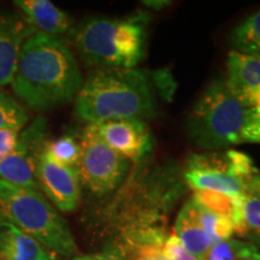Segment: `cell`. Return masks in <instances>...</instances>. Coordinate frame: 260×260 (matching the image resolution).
I'll list each match as a JSON object with an SVG mask.
<instances>
[{"mask_svg": "<svg viewBox=\"0 0 260 260\" xmlns=\"http://www.w3.org/2000/svg\"><path fill=\"white\" fill-rule=\"evenodd\" d=\"M83 83L67 41L37 31L22 45L12 90L34 111H50L73 102Z\"/></svg>", "mask_w": 260, "mask_h": 260, "instance_id": "cell-1", "label": "cell"}, {"mask_svg": "<svg viewBox=\"0 0 260 260\" xmlns=\"http://www.w3.org/2000/svg\"><path fill=\"white\" fill-rule=\"evenodd\" d=\"M155 81L142 69H94L75 98V113L88 124L157 115Z\"/></svg>", "mask_w": 260, "mask_h": 260, "instance_id": "cell-2", "label": "cell"}, {"mask_svg": "<svg viewBox=\"0 0 260 260\" xmlns=\"http://www.w3.org/2000/svg\"><path fill=\"white\" fill-rule=\"evenodd\" d=\"M146 16L88 17L71 28L69 42L87 67L134 69L145 56Z\"/></svg>", "mask_w": 260, "mask_h": 260, "instance_id": "cell-3", "label": "cell"}, {"mask_svg": "<svg viewBox=\"0 0 260 260\" xmlns=\"http://www.w3.org/2000/svg\"><path fill=\"white\" fill-rule=\"evenodd\" d=\"M0 222L12 224L34 237L54 255H76V242L67 220L37 189L0 180Z\"/></svg>", "mask_w": 260, "mask_h": 260, "instance_id": "cell-4", "label": "cell"}, {"mask_svg": "<svg viewBox=\"0 0 260 260\" xmlns=\"http://www.w3.org/2000/svg\"><path fill=\"white\" fill-rule=\"evenodd\" d=\"M251 116L226 87L214 80L201 93L187 118L188 138L197 147L213 151L242 144V133Z\"/></svg>", "mask_w": 260, "mask_h": 260, "instance_id": "cell-5", "label": "cell"}, {"mask_svg": "<svg viewBox=\"0 0 260 260\" xmlns=\"http://www.w3.org/2000/svg\"><path fill=\"white\" fill-rule=\"evenodd\" d=\"M259 172L248 155L235 149L191 154L187 160V183L195 190L219 191L241 197Z\"/></svg>", "mask_w": 260, "mask_h": 260, "instance_id": "cell-6", "label": "cell"}, {"mask_svg": "<svg viewBox=\"0 0 260 260\" xmlns=\"http://www.w3.org/2000/svg\"><path fill=\"white\" fill-rule=\"evenodd\" d=\"M81 155L76 165L81 187L94 197H104L118 188L129 169V159L107 146L87 124L80 138Z\"/></svg>", "mask_w": 260, "mask_h": 260, "instance_id": "cell-7", "label": "cell"}, {"mask_svg": "<svg viewBox=\"0 0 260 260\" xmlns=\"http://www.w3.org/2000/svg\"><path fill=\"white\" fill-rule=\"evenodd\" d=\"M46 136V118L38 116L19 133L15 148L0 162V180L38 190L37 168Z\"/></svg>", "mask_w": 260, "mask_h": 260, "instance_id": "cell-8", "label": "cell"}, {"mask_svg": "<svg viewBox=\"0 0 260 260\" xmlns=\"http://www.w3.org/2000/svg\"><path fill=\"white\" fill-rule=\"evenodd\" d=\"M37 182L45 198L58 211L70 213L79 207L82 187L75 168L58 164L42 152L37 168Z\"/></svg>", "mask_w": 260, "mask_h": 260, "instance_id": "cell-9", "label": "cell"}, {"mask_svg": "<svg viewBox=\"0 0 260 260\" xmlns=\"http://www.w3.org/2000/svg\"><path fill=\"white\" fill-rule=\"evenodd\" d=\"M89 125L107 146L126 159L139 160L151 149V136L142 121L113 119Z\"/></svg>", "mask_w": 260, "mask_h": 260, "instance_id": "cell-10", "label": "cell"}, {"mask_svg": "<svg viewBox=\"0 0 260 260\" xmlns=\"http://www.w3.org/2000/svg\"><path fill=\"white\" fill-rule=\"evenodd\" d=\"M224 81L240 103L248 109H260V59L232 51Z\"/></svg>", "mask_w": 260, "mask_h": 260, "instance_id": "cell-11", "label": "cell"}, {"mask_svg": "<svg viewBox=\"0 0 260 260\" xmlns=\"http://www.w3.org/2000/svg\"><path fill=\"white\" fill-rule=\"evenodd\" d=\"M34 32L21 16L0 12V87L12 83L22 45Z\"/></svg>", "mask_w": 260, "mask_h": 260, "instance_id": "cell-12", "label": "cell"}, {"mask_svg": "<svg viewBox=\"0 0 260 260\" xmlns=\"http://www.w3.org/2000/svg\"><path fill=\"white\" fill-rule=\"evenodd\" d=\"M14 4L37 31L60 37L74 27L70 16L50 0H16Z\"/></svg>", "mask_w": 260, "mask_h": 260, "instance_id": "cell-13", "label": "cell"}, {"mask_svg": "<svg viewBox=\"0 0 260 260\" xmlns=\"http://www.w3.org/2000/svg\"><path fill=\"white\" fill-rule=\"evenodd\" d=\"M0 260H57L38 240L8 222H0Z\"/></svg>", "mask_w": 260, "mask_h": 260, "instance_id": "cell-14", "label": "cell"}, {"mask_svg": "<svg viewBox=\"0 0 260 260\" xmlns=\"http://www.w3.org/2000/svg\"><path fill=\"white\" fill-rule=\"evenodd\" d=\"M174 233L184 249L200 260H203L210 247L213 245V240L201 226L195 204L191 199L187 201L178 213Z\"/></svg>", "mask_w": 260, "mask_h": 260, "instance_id": "cell-15", "label": "cell"}, {"mask_svg": "<svg viewBox=\"0 0 260 260\" xmlns=\"http://www.w3.org/2000/svg\"><path fill=\"white\" fill-rule=\"evenodd\" d=\"M230 45L239 53L260 59V10L233 29Z\"/></svg>", "mask_w": 260, "mask_h": 260, "instance_id": "cell-16", "label": "cell"}, {"mask_svg": "<svg viewBox=\"0 0 260 260\" xmlns=\"http://www.w3.org/2000/svg\"><path fill=\"white\" fill-rule=\"evenodd\" d=\"M235 234L260 243V193L249 188L241 197L240 219ZM251 242V243H252Z\"/></svg>", "mask_w": 260, "mask_h": 260, "instance_id": "cell-17", "label": "cell"}, {"mask_svg": "<svg viewBox=\"0 0 260 260\" xmlns=\"http://www.w3.org/2000/svg\"><path fill=\"white\" fill-rule=\"evenodd\" d=\"M241 197H233V195L212 190H195L191 199L204 206L205 209L210 210L211 212L232 220L234 230H235L240 219Z\"/></svg>", "mask_w": 260, "mask_h": 260, "instance_id": "cell-18", "label": "cell"}, {"mask_svg": "<svg viewBox=\"0 0 260 260\" xmlns=\"http://www.w3.org/2000/svg\"><path fill=\"white\" fill-rule=\"evenodd\" d=\"M42 152L58 164L76 169L81 155V142L74 135H61L45 141Z\"/></svg>", "mask_w": 260, "mask_h": 260, "instance_id": "cell-19", "label": "cell"}, {"mask_svg": "<svg viewBox=\"0 0 260 260\" xmlns=\"http://www.w3.org/2000/svg\"><path fill=\"white\" fill-rule=\"evenodd\" d=\"M29 113L24 105L0 90V130L19 132L28 124Z\"/></svg>", "mask_w": 260, "mask_h": 260, "instance_id": "cell-20", "label": "cell"}, {"mask_svg": "<svg viewBox=\"0 0 260 260\" xmlns=\"http://www.w3.org/2000/svg\"><path fill=\"white\" fill-rule=\"evenodd\" d=\"M256 251L258 248L253 243L230 237L213 242L203 260H240Z\"/></svg>", "mask_w": 260, "mask_h": 260, "instance_id": "cell-21", "label": "cell"}, {"mask_svg": "<svg viewBox=\"0 0 260 260\" xmlns=\"http://www.w3.org/2000/svg\"><path fill=\"white\" fill-rule=\"evenodd\" d=\"M194 204L201 226H203L205 232L209 234V236L213 240V242L230 239L235 234L232 220L225 218V217L219 216L217 213L211 212L210 210L205 209L204 206H201L197 201H194Z\"/></svg>", "mask_w": 260, "mask_h": 260, "instance_id": "cell-22", "label": "cell"}, {"mask_svg": "<svg viewBox=\"0 0 260 260\" xmlns=\"http://www.w3.org/2000/svg\"><path fill=\"white\" fill-rule=\"evenodd\" d=\"M161 253L164 260H200L184 249L175 233H172L162 243Z\"/></svg>", "mask_w": 260, "mask_h": 260, "instance_id": "cell-23", "label": "cell"}, {"mask_svg": "<svg viewBox=\"0 0 260 260\" xmlns=\"http://www.w3.org/2000/svg\"><path fill=\"white\" fill-rule=\"evenodd\" d=\"M260 144V109H251V116L242 133V144Z\"/></svg>", "mask_w": 260, "mask_h": 260, "instance_id": "cell-24", "label": "cell"}, {"mask_svg": "<svg viewBox=\"0 0 260 260\" xmlns=\"http://www.w3.org/2000/svg\"><path fill=\"white\" fill-rule=\"evenodd\" d=\"M18 133L12 130H0V162L11 153L17 142Z\"/></svg>", "mask_w": 260, "mask_h": 260, "instance_id": "cell-25", "label": "cell"}, {"mask_svg": "<svg viewBox=\"0 0 260 260\" xmlns=\"http://www.w3.org/2000/svg\"><path fill=\"white\" fill-rule=\"evenodd\" d=\"M160 243H147L140 248L136 260H164Z\"/></svg>", "mask_w": 260, "mask_h": 260, "instance_id": "cell-26", "label": "cell"}, {"mask_svg": "<svg viewBox=\"0 0 260 260\" xmlns=\"http://www.w3.org/2000/svg\"><path fill=\"white\" fill-rule=\"evenodd\" d=\"M71 260H122L118 253L113 249H105V251L99 253H93V254H81L75 255Z\"/></svg>", "mask_w": 260, "mask_h": 260, "instance_id": "cell-27", "label": "cell"}, {"mask_svg": "<svg viewBox=\"0 0 260 260\" xmlns=\"http://www.w3.org/2000/svg\"><path fill=\"white\" fill-rule=\"evenodd\" d=\"M144 4L147 6V8H153L155 10H159L168 6L169 2H144Z\"/></svg>", "mask_w": 260, "mask_h": 260, "instance_id": "cell-28", "label": "cell"}, {"mask_svg": "<svg viewBox=\"0 0 260 260\" xmlns=\"http://www.w3.org/2000/svg\"><path fill=\"white\" fill-rule=\"evenodd\" d=\"M249 188L258 190L260 193V174L255 175V176L253 177V180L251 182V187H249Z\"/></svg>", "mask_w": 260, "mask_h": 260, "instance_id": "cell-29", "label": "cell"}, {"mask_svg": "<svg viewBox=\"0 0 260 260\" xmlns=\"http://www.w3.org/2000/svg\"><path fill=\"white\" fill-rule=\"evenodd\" d=\"M240 260H260V252L256 251L254 253H252V254L243 256V258H241Z\"/></svg>", "mask_w": 260, "mask_h": 260, "instance_id": "cell-30", "label": "cell"}]
</instances>
